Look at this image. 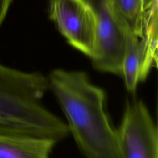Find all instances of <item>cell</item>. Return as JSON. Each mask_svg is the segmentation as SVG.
Returning <instances> with one entry per match:
<instances>
[{
  "label": "cell",
  "instance_id": "obj_5",
  "mask_svg": "<svg viewBox=\"0 0 158 158\" xmlns=\"http://www.w3.org/2000/svg\"><path fill=\"white\" fill-rule=\"evenodd\" d=\"M49 14L68 43L91 57L95 46L96 19L88 0H49Z\"/></svg>",
  "mask_w": 158,
  "mask_h": 158
},
{
  "label": "cell",
  "instance_id": "obj_2",
  "mask_svg": "<svg viewBox=\"0 0 158 158\" xmlns=\"http://www.w3.org/2000/svg\"><path fill=\"white\" fill-rule=\"evenodd\" d=\"M49 89L48 77L0 62V134L64 139L66 123L48 110L41 99Z\"/></svg>",
  "mask_w": 158,
  "mask_h": 158
},
{
  "label": "cell",
  "instance_id": "obj_3",
  "mask_svg": "<svg viewBox=\"0 0 158 158\" xmlns=\"http://www.w3.org/2000/svg\"><path fill=\"white\" fill-rule=\"evenodd\" d=\"M96 19L93 67L100 72L121 75L128 28L116 15L108 0H88Z\"/></svg>",
  "mask_w": 158,
  "mask_h": 158
},
{
  "label": "cell",
  "instance_id": "obj_4",
  "mask_svg": "<svg viewBox=\"0 0 158 158\" xmlns=\"http://www.w3.org/2000/svg\"><path fill=\"white\" fill-rule=\"evenodd\" d=\"M117 137L120 158H158L157 128L142 100L127 101Z\"/></svg>",
  "mask_w": 158,
  "mask_h": 158
},
{
  "label": "cell",
  "instance_id": "obj_1",
  "mask_svg": "<svg viewBox=\"0 0 158 158\" xmlns=\"http://www.w3.org/2000/svg\"><path fill=\"white\" fill-rule=\"evenodd\" d=\"M71 133L85 158H120L117 129L106 109L104 89L83 71L56 69L48 77Z\"/></svg>",
  "mask_w": 158,
  "mask_h": 158
},
{
  "label": "cell",
  "instance_id": "obj_7",
  "mask_svg": "<svg viewBox=\"0 0 158 158\" xmlns=\"http://www.w3.org/2000/svg\"><path fill=\"white\" fill-rule=\"evenodd\" d=\"M110 7L129 32L143 37V0H108Z\"/></svg>",
  "mask_w": 158,
  "mask_h": 158
},
{
  "label": "cell",
  "instance_id": "obj_8",
  "mask_svg": "<svg viewBox=\"0 0 158 158\" xmlns=\"http://www.w3.org/2000/svg\"><path fill=\"white\" fill-rule=\"evenodd\" d=\"M13 0H0V27L3 23Z\"/></svg>",
  "mask_w": 158,
  "mask_h": 158
},
{
  "label": "cell",
  "instance_id": "obj_6",
  "mask_svg": "<svg viewBox=\"0 0 158 158\" xmlns=\"http://www.w3.org/2000/svg\"><path fill=\"white\" fill-rule=\"evenodd\" d=\"M56 143L46 138L0 134V158H50Z\"/></svg>",
  "mask_w": 158,
  "mask_h": 158
}]
</instances>
